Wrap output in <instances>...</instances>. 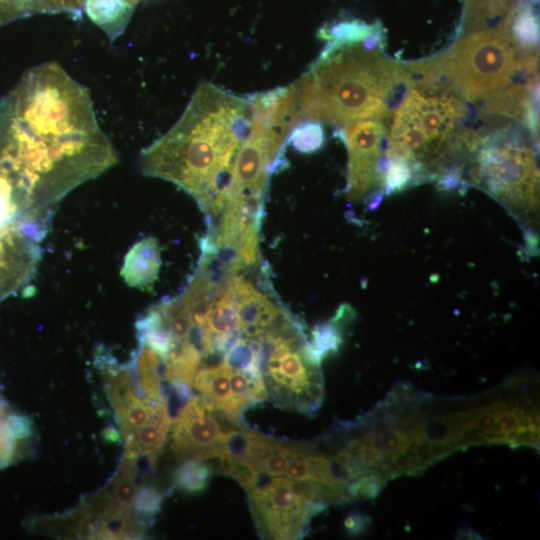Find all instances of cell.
<instances>
[{"mask_svg": "<svg viewBox=\"0 0 540 540\" xmlns=\"http://www.w3.org/2000/svg\"><path fill=\"white\" fill-rule=\"evenodd\" d=\"M117 161L88 90L57 62L30 69L0 100V190L23 223L47 231L60 201Z\"/></svg>", "mask_w": 540, "mask_h": 540, "instance_id": "cell-1", "label": "cell"}, {"mask_svg": "<svg viewBox=\"0 0 540 540\" xmlns=\"http://www.w3.org/2000/svg\"><path fill=\"white\" fill-rule=\"evenodd\" d=\"M324 48L298 79L302 121L336 126L390 117L413 87L405 66L383 54L381 22H335L319 30Z\"/></svg>", "mask_w": 540, "mask_h": 540, "instance_id": "cell-2", "label": "cell"}, {"mask_svg": "<svg viewBox=\"0 0 540 540\" xmlns=\"http://www.w3.org/2000/svg\"><path fill=\"white\" fill-rule=\"evenodd\" d=\"M251 128L248 96L201 82L179 120L141 151L142 173L174 183L208 217L216 216L232 184L237 152Z\"/></svg>", "mask_w": 540, "mask_h": 540, "instance_id": "cell-3", "label": "cell"}, {"mask_svg": "<svg viewBox=\"0 0 540 540\" xmlns=\"http://www.w3.org/2000/svg\"><path fill=\"white\" fill-rule=\"evenodd\" d=\"M537 64L538 59L522 56L497 27L470 32L445 53L407 67L417 89L479 101L507 88L520 72L534 75Z\"/></svg>", "mask_w": 540, "mask_h": 540, "instance_id": "cell-4", "label": "cell"}, {"mask_svg": "<svg viewBox=\"0 0 540 540\" xmlns=\"http://www.w3.org/2000/svg\"><path fill=\"white\" fill-rule=\"evenodd\" d=\"M464 144L475 152L472 178L478 186L513 209H536L538 168L519 129L509 124L466 132Z\"/></svg>", "mask_w": 540, "mask_h": 540, "instance_id": "cell-5", "label": "cell"}, {"mask_svg": "<svg viewBox=\"0 0 540 540\" xmlns=\"http://www.w3.org/2000/svg\"><path fill=\"white\" fill-rule=\"evenodd\" d=\"M463 99L451 92L411 88L392 116L386 155L420 167L440 158L465 116Z\"/></svg>", "mask_w": 540, "mask_h": 540, "instance_id": "cell-6", "label": "cell"}, {"mask_svg": "<svg viewBox=\"0 0 540 540\" xmlns=\"http://www.w3.org/2000/svg\"><path fill=\"white\" fill-rule=\"evenodd\" d=\"M307 341L300 321L281 332H265L260 338V370L275 405L313 416L325 390L320 367L309 366L301 356Z\"/></svg>", "mask_w": 540, "mask_h": 540, "instance_id": "cell-7", "label": "cell"}, {"mask_svg": "<svg viewBox=\"0 0 540 540\" xmlns=\"http://www.w3.org/2000/svg\"><path fill=\"white\" fill-rule=\"evenodd\" d=\"M320 493V486L314 482L261 472L256 485L247 492L260 536L301 539L307 533L311 519L327 506Z\"/></svg>", "mask_w": 540, "mask_h": 540, "instance_id": "cell-8", "label": "cell"}, {"mask_svg": "<svg viewBox=\"0 0 540 540\" xmlns=\"http://www.w3.org/2000/svg\"><path fill=\"white\" fill-rule=\"evenodd\" d=\"M335 135L348 150L347 196L356 201L383 185L389 158L388 133L381 120L363 119L338 126Z\"/></svg>", "mask_w": 540, "mask_h": 540, "instance_id": "cell-9", "label": "cell"}, {"mask_svg": "<svg viewBox=\"0 0 540 540\" xmlns=\"http://www.w3.org/2000/svg\"><path fill=\"white\" fill-rule=\"evenodd\" d=\"M172 423L171 447L175 456L182 461H206L225 431L236 422L225 418L201 395H193Z\"/></svg>", "mask_w": 540, "mask_h": 540, "instance_id": "cell-10", "label": "cell"}, {"mask_svg": "<svg viewBox=\"0 0 540 540\" xmlns=\"http://www.w3.org/2000/svg\"><path fill=\"white\" fill-rule=\"evenodd\" d=\"M104 374L108 396L126 440L156 416L166 396L157 403L146 400L135 386L133 375L127 369L114 368L108 362Z\"/></svg>", "mask_w": 540, "mask_h": 540, "instance_id": "cell-11", "label": "cell"}, {"mask_svg": "<svg viewBox=\"0 0 540 540\" xmlns=\"http://www.w3.org/2000/svg\"><path fill=\"white\" fill-rule=\"evenodd\" d=\"M192 385L225 418L241 423L245 410L232 394L229 369L222 362L199 368Z\"/></svg>", "mask_w": 540, "mask_h": 540, "instance_id": "cell-12", "label": "cell"}, {"mask_svg": "<svg viewBox=\"0 0 540 540\" xmlns=\"http://www.w3.org/2000/svg\"><path fill=\"white\" fill-rule=\"evenodd\" d=\"M497 27L522 56L538 58L539 17L533 3L518 0Z\"/></svg>", "mask_w": 540, "mask_h": 540, "instance_id": "cell-13", "label": "cell"}, {"mask_svg": "<svg viewBox=\"0 0 540 540\" xmlns=\"http://www.w3.org/2000/svg\"><path fill=\"white\" fill-rule=\"evenodd\" d=\"M172 421L166 398L156 416L125 440V455L135 458H147L155 465L166 441Z\"/></svg>", "mask_w": 540, "mask_h": 540, "instance_id": "cell-14", "label": "cell"}, {"mask_svg": "<svg viewBox=\"0 0 540 540\" xmlns=\"http://www.w3.org/2000/svg\"><path fill=\"white\" fill-rule=\"evenodd\" d=\"M160 264L157 241L153 237H147L130 249L122 273L129 285L147 288L157 279Z\"/></svg>", "mask_w": 540, "mask_h": 540, "instance_id": "cell-15", "label": "cell"}, {"mask_svg": "<svg viewBox=\"0 0 540 540\" xmlns=\"http://www.w3.org/2000/svg\"><path fill=\"white\" fill-rule=\"evenodd\" d=\"M141 0H85L84 9L110 40L118 37Z\"/></svg>", "mask_w": 540, "mask_h": 540, "instance_id": "cell-16", "label": "cell"}, {"mask_svg": "<svg viewBox=\"0 0 540 540\" xmlns=\"http://www.w3.org/2000/svg\"><path fill=\"white\" fill-rule=\"evenodd\" d=\"M136 374L138 389L146 400L157 403L165 396L162 387L163 359L148 345L141 342L136 357Z\"/></svg>", "mask_w": 540, "mask_h": 540, "instance_id": "cell-17", "label": "cell"}, {"mask_svg": "<svg viewBox=\"0 0 540 540\" xmlns=\"http://www.w3.org/2000/svg\"><path fill=\"white\" fill-rule=\"evenodd\" d=\"M518 0H464L461 30L477 31L504 16Z\"/></svg>", "mask_w": 540, "mask_h": 540, "instance_id": "cell-18", "label": "cell"}, {"mask_svg": "<svg viewBox=\"0 0 540 540\" xmlns=\"http://www.w3.org/2000/svg\"><path fill=\"white\" fill-rule=\"evenodd\" d=\"M213 473L212 466L203 460H184L174 472V484L187 493L197 494L205 490Z\"/></svg>", "mask_w": 540, "mask_h": 540, "instance_id": "cell-19", "label": "cell"}, {"mask_svg": "<svg viewBox=\"0 0 540 540\" xmlns=\"http://www.w3.org/2000/svg\"><path fill=\"white\" fill-rule=\"evenodd\" d=\"M325 141L324 129L320 122L304 120L298 123L288 137V144L302 153L319 150Z\"/></svg>", "mask_w": 540, "mask_h": 540, "instance_id": "cell-20", "label": "cell"}, {"mask_svg": "<svg viewBox=\"0 0 540 540\" xmlns=\"http://www.w3.org/2000/svg\"><path fill=\"white\" fill-rule=\"evenodd\" d=\"M416 179L420 180L418 171L412 163L404 159L389 158L383 178L384 193L390 195L399 192Z\"/></svg>", "mask_w": 540, "mask_h": 540, "instance_id": "cell-21", "label": "cell"}, {"mask_svg": "<svg viewBox=\"0 0 540 540\" xmlns=\"http://www.w3.org/2000/svg\"><path fill=\"white\" fill-rule=\"evenodd\" d=\"M342 342V327L332 320L320 323L311 330L309 343L321 361L338 351Z\"/></svg>", "mask_w": 540, "mask_h": 540, "instance_id": "cell-22", "label": "cell"}, {"mask_svg": "<svg viewBox=\"0 0 540 540\" xmlns=\"http://www.w3.org/2000/svg\"><path fill=\"white\" fill-rule=\"evenodd\" d=\"M163 494L158 488L150 485L138 488L132 502V509L141 519L148 520L160 509Z\"/></svg>", "mask_w": 540, "mask_h": 540, "instance_id": "cell-23", "label": "cell"}, {"mask_svg": "<svg viewBox=\"0 0 540 540\" xmlns=\"http://www.w3.org/2000/svg\"><path fill=\"white\" fill-rule=\"evenodd\" d=\"M369 521L365 514L353 512L344 519V527L348 534L359 535L366 530Z\"/></svg>", "mask_w": 540, "mask_h": 540, "instance_id": "cell-24", "label": "cell"}, {"mask_svg": "<svg viewBox=\"0 0 540 540\" xmlns=\"http://www.w3.org/2000/svg\"><path fill=\"white\" fill-rule=\"evenodd\" d=\"M527 1H529V2H531V3L534 4V3H537L539 0H527Z\"/></svg>", "mask_w": 540, "mask_h": 540, "instance_id": "cell-25", "label": "cell"}]
</instances>
